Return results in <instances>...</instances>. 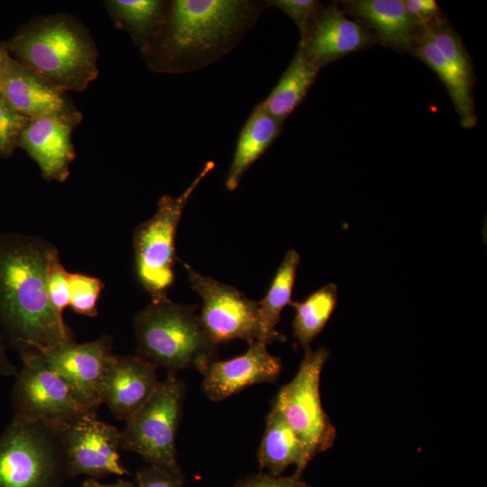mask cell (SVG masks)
I'll list each match as a JSON object with an SVG mask.
<instances>
[{
  "instance_id": "6da1fadb",
  "label": "cell",
  "mask_w": 487,
  "mask_h": 487,
  "mask_svg": "<svg viewBox=\"0 0 487 487\" xmlns=\"http://www.w3.org/2000/svg\"><path fill=\"white\" fill-rule=\"evenodd\" d=\"M265 8V1H169L165 21L142 57L160 73L202 69L236 47Z\"/></svg>"
},
{
  "instance_id": "7a4b0ae2",
  "label": "cell",
  "mask_w": 487,
  "mask_h": 487,
  "mask_svg": "<svg viewBox=\"0 0 487 487\" xmlns=\"http://www.w3.org/2000/svg\"><path fill=\"white\" fill-rule=\"evenodd\" d=\"M53 244L31 235H0V332L18 352L74 340L53 308L46 269Z\"/></svg>"
},
{
  "instance_id": "3957f363",
  "label": "cell",
  "mask_w": 487,
  "mask_h": 487,
  "mask_svg": "<svg viewBox=\"0 0 487 487\" xmlns=\"http://www.w3.org/2000/svg\"><path fill=\"white\" fill-rule=\"evenodd\" d=\"M5 43L15 61L62 91H84L98 76L96 45L70 14L32 18Z\"/></svg>"
},
{
  "instance_id": "277c9868",
  "label": "cell",
  "mask_w": 487,
  "mask_h": 487,
  "mask_svg": "<svg viewBox=\"0 0 487 487\" xmlns=\"http://www.w3.org/2000/svg\"><path fill=\"white\" fill-rule=\"evenodd\" d=\"M133 330L135 355L167 372L191 369L202 374L216 354L218 345L204 329L196 306L168 297L152 300L136 313Z\"/></svg>"
},
{
  "instance_id": "5b68a950",
  "label": "cell",
  "mask_w": 487,
  "mask_h": 487,
  "mask_svg": "<svg viewBox=\"0 0 487 487\" xmlns=\"http://www.w3.org/2000/svg\"><path fill=\"white\" fill-rule=\"evenodd\" d=\"M69 478L58 431L14 417L0 434V487H64Z\"/></svg>"
},
{
  "instance_id": "8992f818",
  "label": "cell",
  "mask_w": 487,
  "mask_h": 487,
  "mask_svg": "<svg viewBox=\"0 0 487 487\" xmlns=\"http://www.w3.org/2000/svg\"><path fill=\"white\" fill-rule=\"evenodd\" d=\"M177 373L167 372L151 398L125 421L121 449L138 454L150 465L182 476L176 439L186 386Z\"/></svg>"
},
{
  "instance_id": "52a82bcc",
  "label": "cell",
  "mask_w": 487,
  "mask_h": 487,
  "mask_svg": "<svg viewBox=\"0 0 487 487\" xmlns=\"http://www.w3.org/2000/svg\"><path fill=\"white\" fill-rule=\"evenodd\" d=\"M214 167V161H207L198 175L179 196L164 195L160 198L153 216L133 230L136 275L152 300L166 298V293L174 281L178 225L193 192Z\"/></svg>"
},
{
  "instance_id": "ba28073f",
  "label": "cell",
  "mask_w": 487,
  "mask_h": 487,
  "mask_svg": "<svg viewBox=\"0 0 487 487\" xmlns=\"http://www.w3.org/2000/svg\"><path fill=\"white\" fill-rule=\"evenodd\" d=\"M329 356L326 346L306 350L295 376L280 387L271 404L301 442L307 465L330 449L336 438L320 395L321 374Z\"/></svg>"
},
{
  "instance_id": "9c48e42d",
  "label": "cell",
  "mask_w": 487,
  "mask_h": 487,
  "mask_svg": "<svg viewBox=\"0 0 487 487\" xmlns=\"http://www.w3.org/2000/svg\"><path fill=\"white\" fill-rule=\"evenodd\" d=\"M17 370L11 392L14 417L42 423L54 429L96 409L82 404L66 381L37 350L18 352Z\"/></svg>"
},
{
  "instance_id": "30bf717a",
  "label": "cell",
  "mask_w": 487,
  "mask_h": 487,
  "mask_svg": "<svg viewBox=\"0 0 487 487\" xmlns=\"http://www.w3.org/2000/svg\"><path fill=\"white\" fill-rule=\"evenodd\" d=\"M191 288L202 299L201 324L216 344L235 339L262 341L265 344L285 342L286 336L262 325L258 301L248 299L231 285L203 275L183 262Z\"/></svg>"
},
{
  "instance_id": "8fae6325",
  "label": "cell",
  "mask_w": 487,
  "mask_h": 487,
  "mask_svg": "<svg viewBox=\"0 0 487 487\" xmlns=\"http://www.w3.org/2000/svg\"><path fill=\"white\" fill-rule=\"evenodd\" d=\"M56 430L69 478L84 475L98 481L107 475L129 473L120 460L121 430L100 420L96 412L83 415Z\"/></svg>"
},
{
  "instance_id": "7c38bea8",
  "label": "cell",
  "mask_w": 487,
  "mask_h": 487,
  "mask_svg": "<svg viewBox=\"0 0 487 487\" xmlns=\"http://www.w3.org/2000/svg\"><path fill=\"white\" fill-rule=\"evenodd\" d=\"M112 350L113 337L102 335L89 342L78 344L72 340L37 351L82 404L97 409L101 405V381Z\"/></svg>"
},
{
  "instance_id": "4fadbf2b",
  "label": "cell",
  "mask_w": 487,
  "mask_h": 487,
  "mask_svg": "<svg viewBox=\"0 0 487 487\" xmlns=\"http://www.w3.org/2000/svg\"><path fill=\"white\" fill-rule=\"evenodd\" d=\"M82 118L80 112L32 118L22 131L16 148L23 149L37 163L43 179L64 182L76 157L72 131Z\"/></svg>"
},
{
  "instance_id": "5bb4252c",
  "label": "cell",
  "mask_w": 487,
  "mask_h": 487,
  "mask_svg": "<svg viewBox=\"0 0 487 487\" xmlns=\"http://www.w3.org/2000/svg\"><path fill=\"white\" fill-rule=\"evenodd\" d=\"M157 369L135 354H112L101 381V404H106L116 419L125 422L157 389L161 381Z\"/></svg>"
},
{
  "instance_id": "9a60e30c",
  "label": "cell",
  "mask_w": 487,
  "mask_h": 487,
  "mask_svg": "<svg viewBox=\"0 0 487 487\" xmlns=\"http://www.w3.org/2000/svg\"><path fill=\"white\" fill-rule=\"evenodd\" d=\"M236 357L210 363L202 373V390L212 401H221L249 386L274 382L282 370L281 359L271 354L262 341L248 343Z\"/></svg>"
},
{
  "instance_id": "2e32d148",
  "label": "cell",
  "mask_w": 487,
  "mask_h": 487,
  "mask_svg": "<svg viewBox=\"0 0 487 487\" xmlns=\"http://www.w3.org/2000/svg\"><path fill=\"white\" fill-rule=\"evenodd\" d=\"M374 37L332 4L321 7L299 48L320 69L351 52L369 47Z\"/></svg>"
},
{
  "instance_id": "e0dca14e",
  "label": "cell",
  "mask_w": 487,
  "mask_h": 487,
  "mask_svg": "<svg viewBox=\"0 0 487 487\" xmlns=\"http://www.w3.org/2000/svg\"><path fill=\"white\" fill-rule=\"evenodd\" d=\"M0 94L17 112L30 119L80 112L67 92L50 84L14 59L0 78Z\"/></svg>"
},
{
  "instance_id": "ac0fdd59",
  "label": "cell",
  "mask_w": 487,
  "mask_h": 487,
  "mask_svg": "<svg viewBox=\"0 0 487 487\" xmlns=\"http://www.w3.org/2000/svg\"><path fill=\"white\" fill-rule=\"evenodd\" d=\"M345 11L375 32L376 38L396 51H411L420 33L401 0L342 2Z\"/></svg>"
},
{
  "instance_id": "d6986e66",
  "label": "cell",
  "mask_w": 487,
  "mask_h": 487,
  "mask_svg": "<svg viewBox=\"0 0 487 487\" xmlns=\"http://www.w3.org/2000/svg\"><path fill=\"white\" fill-rule=\"evenodd\" d=\"M257 460L260 469L267 470L272 475H280L289 466L294 464L296 470L293 476L301 478L308 466L301 442L273 406L266 417Z\"/></svg>"
},
{
  "instance_id": "ffe728a7",
  "label": "cell",
  "mask_w": 487,
  "mask_h": 487,
  "mask_svg": "<svg viewBox=\"0 0 487 487\" xmlns=\"http://www.w3.org/2000/svg\"><path fill=\"white\" fill-rule=\"evenodd\" d=\"M283 123L258 104L242 128L235 152L225 178V188L234 191L251 165L258 160L280 134Z\"/></svg>"
},
{
  "instance_id": "44dd1931",
  "label": "cell",
  "mask_w": 487,
  "mask_h": 487,
  "mask_svg": "<svg viewBox=\"0 0 487 487\" xmlns=\"http://www.w3.org/2000/svg\"><path fill=\"white\" fill-rule=\"evenodd\" d=\"M411 51L435 71L446 85L461 125L465 129L473 128L477 122L473 96V79L449 63L424 30L418 36Z\"/></svg>"
},
{
  "instance_id": "7402d4cb",
  "label": "cell",
  "mask_w": 487,
  "mask_h": 487,
  "mask_svg": "<svg viewBox=\"0 0 487 487\" xmlns=\"http://www.w3.org/2000/svg\"><path fill=\"white\" fill-rule=\"evenodd\" d=\"M319 69L299 48L276 87L259 105L270 115L284 123L307 96Z\"/></svg>"
},
{
  "instance_id": "603a6c76",
  "label": "cell",
  "mask_w": 487,
  "mask_h": 487,
  "mask_svg": "<svg viewBox=\"0 0 487 487\" xmlns=\"http://www.w3.org/2000/svg\"><path fill=\"white\" fill-rule=\"evenodd\" d=\"M105 5L115 26L125 30L142 52L160 32L169 1L108 0Z\"/></svg>"
},
{
  "instance_id": "cb8c5ba5",
  "label": "cell",
  "mask_w": 487,
  "mask_h": 487,
  "mask_svg": "<svg viewBox=\"0 0 487 487\" xmlns=\"http://www.w3.org/2000/svg\"><path fill=\"white\" fill-rule=\"evenodd\" d=\"M338 301L337 286L328 283L312 292L302 301H290L295 315L292 335L306 351L314 339L324 330Z\"/></svg>"
},
{
  "instance_id": "d4e9b609",
  "label": "cell",
  "mask_w": 487,
  "mask_h": 487,
  "mask_svg": "<svg viewBox=\"0 0 487 487\" xmlns=\"http://www.w3.org/2000/svg\"><path fill=\"white\" fill-rule=\"evenodd\" d=\"M300 256L295 250H289L271 282L265 297L258 301L261 320L268 330H276L283 308L291 301Z\"/></svg>"
},
{
  "instance_id": "484cf974",
  "label": "cell",
  "mask_w": 487,
  "mask_h": 487,
  "mask_svg": "<svg viewBox=\"0 0 487 487\" xmlns=\"http://www.w3.org/2000/svg\"><path fill=\"white\" fill-rule=\"evenodd\" d=\"M424 31L449 63L466 77L474 78L472 61L462 40L446 22Z\"/></svg>"
},
{
  "instance_id": "4316f807",
  "label": "cell",
  "mask_w": 487,
  "mask_h": 487,
  "mask_svg": "<svg viewBox=\"0 0 487 487\" xmlns=\"http://www.w3.org/2000/svg\"><path fill=\"white\" fill-rule=\"evenodd\" d=\"M69 306L77 314L94 317L98 315L97 301L105 283L96 277L69 273Z\"/></svg>"
},
{
  "instance_id": "83f0119b",
  "label": "cell",
  "mask_w": 487,
  "mask_h": 487,
  "mask_svg": "<svg viewBox=\"0 0 487 487\" xmlns=\"http://www.w3.org/2000/svg\"><path fill=\"white\" fill-rule=\"evenodd\" d=\"M69 273L60 262L59 252L54 246L48 258L46 288L50 302L60 317H63L64 309L69 306Z\"/></svg>"
},
{
  "instance_id": "f1b7e54d",
  "label": "cell",
  "mask_w": 487,
  "mask_h": 487,
  "mask_svg": "<svg viewBox=\"0 0 487 487\" xmlns=\"http://www.w3.org/2000/svg\"><path fill=\"white\" fill-rule=\"evenodd\" d=\"M30 118L17 112L0 94V157L9 158Z\"/></svg>"
},
{
  "instance_id": "f546056e",
  "label": "cell",
  "mask_w": 487,
  "mask_h": 487,
  "mask_svg": "<svg viewBox=\"0 0 487 487\" xmlns=\"http://www.w3.org/2000/svg\"><path fill=\"white\" fill-rule=\"evenodd\" d=\"M267 7H275L289 16L298 26L303 38L316 15L321 9L320 2L315 0H269Z\"/></svg>"
},
{
  "instance_id": "4dcf8cb0",
  "label": "cell",
  "mask_w": 487,
  "mask_h": 487,
  "mask_svg": "<svg viewBox=\"0 0 487 487\" xmlns=\"http://www.w3.org/2000/svg\"><path fill=\"white\" fill-rule=\"evenodd\" d=\"M404 5L420 31L446 22L437 3L434 0H405Z\"/></svg>"
},
{
  "instance_id": "1f68e13d",
  "label": "cell",
  "mask_w": 487,
  "mask_h": 487,
  "mask_svg": "<svg viewBox=\"0 0 487 487\" xmlns=\"http://www.w3.org/2000/svg\"><path fill=\"white\" fill-rule=\"evenodd\" d=\"M133 482L134 487H186L183 476L150 464L137 470Z\"/></svg>"
},
{
  "instance_id": "d6a6232c",
  "label": "cell",
  "mask_w": 487,
  "mask_h": 487,
  "mask_svg": "<svg viewBox=\"0 0 487 487\" xmlns=\"http://www.w3.org/2000/svg\"><path fill=\"white\" fill-rule=\"evenodd\" d=\"M234 487H312L301 478L285 477L270 473H254L235 482Z\"/></svg>"
},
{
  "instance_id": "836d02e7",
  "label": "cell",
  "mask_w": 487,
  "mask_h": 487,
  "mask_svg": "<svg viewBox=\"0 0 487 487\" xmlns=\"http://www.w3.org/2000/svg\"><path fill=\"white\" fill-rule=\"evenodd\" d=\"M17 370L7 355L5 338L0 332V378L14 376Z\"/></svg>"
},
{
  "instance_id": "e575fe53",
  "label": "cell",
  "mask_w": 487,
  "mask_h": 487,
  "mask_svg": "<svg viewBox=\"0 0 487 487\" xmlns=\"http://www.w3.org/2000/svg\"><path fill=\"white\" fill-rule=\"evenodd\" d=\"M81 487H134V484L131 481L118 480L115 483L104 484L99 482L97 480L87 479Z\"/></svg>"
},
{
  "instance_id": "d590c367",
  "label": "cell",
  "mask_w": 487,
  "mask_h": 487,
  "mask_svg": "<svg viewBox=\"0 0 487 487\" xmlns=\"http://www.w3.org/2000/svg\"><path fill=\"white\" fill-rule=\"evenodd\" d=\"M13 61V58L10 56L6 43L0 41V78L5 74Z\"/></svg>"
}]
</instances>
